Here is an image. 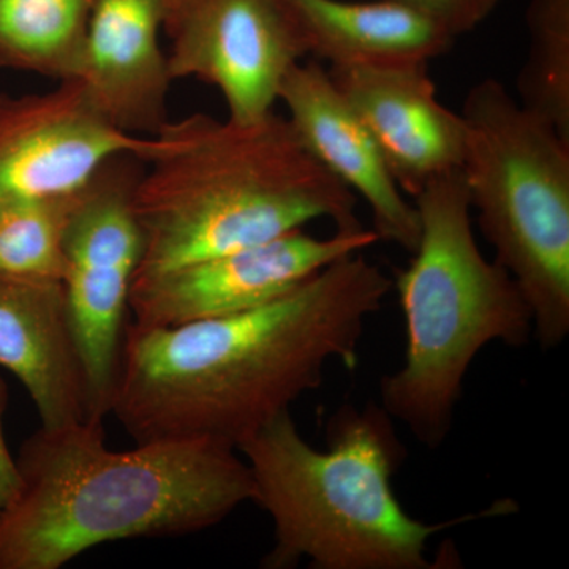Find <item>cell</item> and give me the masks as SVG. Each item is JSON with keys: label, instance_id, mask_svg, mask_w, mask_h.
Returning <instances> with one entry per match:
<instances>
[{"label": "cell", "instance_id": "1", "mask_svg": "<svg viewBox=\"0 0 569 569\" xmlns=\"http://www.w3.org/2000/svg\"><path fill=\"white\" fill-rule=\"evenodd\" d=\"M391 291V277L358 252L246 312L168 328L127 323L110 413L134 443L238 451L320 388L329 362L355 369L367 321Z\"/></svg>", "mask_w": 569, "mask_h": 569}, {"label": "cell", "instance_id": "2", "mask_svg": "<svg viewBox=\"0 0 569 569\" xmlns=\"http://www.w3.org/2000/svg\"><path fill=\"white\" fill-rule=\"evenodd\" d=\"M17 462L20 489L0 516V569H59L104 542L198 533L254 497L234 448L146 441L114 451L99 418L40 427Z\"/></svg>", "mask_w": 569, "mask_h": 569}, {"label": "cell", "instance_id": "3", "mask_svg": "<svg viewBox=\"0 0 569 569\" xmlns=\"http://www.w3.org/2000/svg\"><path fill=\"white\" fill-rule=\"evenodd\" d=\"M152 140L133 190L142 234L134 277L263 244L316 220L365 230L356 194L276 112L252 123L194 112L168 119Z\"/></svg>", "mask_w": 569, "mask_h": 569}, {"label": "cell", "instance_id": "4", "mask_svg": "<svg viewBox=\"0 0 569 569\" xmlns=\"http://www.w3.org/2000/svg\"><path fill=\"white\" fill-rule=\"evenodd\" d=\"M329 448L310 447L290 411L239 445L252 475L253 503L274 523L266 569L309 560L317 569H429L427 545L440 531L511 515L515 500L445 522L411 518L392 489L406 458L392 418L377 403L346 407L329 422Z\"/></svg>", "mask_w": 569, "mask_h": 569}, {"label": "cell", "instance_id": "5", "mask_svg": "<svg viewBox=\"0 0 569 569\" xmlns=\"http://www.w3.org/2000/svg\"><path fill=\"white\" fill-rule=\"evenodd\" d=\"M413 200L418 246L392 280L406 317V358L381 378L380 397L389 417L437 449L479 351L493 342L527 346L533 320L515 279L479 249L462 173L430 182Z\"/></svg>", "mask_w": 569, "mask_h": 569}, {"label": "cell", "instance_id": "6", "mask_svg": "<svg viewBox=\"0 0 569 569\" xmlns=\"http://www.w3.org/2000/svg\"><path fill=\"white\" fill-rule=\"evenodd\" d=\"M460 116V173L479 230L552 350L569 332V141L493 78L468 91Z\"/></svg>", "mask_w": 569, "mask_h": 569}, {"label": "cell", "instance_id": "7", "mask_svg": "<svg viewBox=\"0 0 569 569\" xmlns=\"http://www.w3.org/2000/svg\"><path fill=\"white\" fill-rule=\"evenodd\" d=\"M133 153L112 157L86 183L66 236V291L71 329L89 391V415H110L130 290L142 257L133 190L142 173Z\"/></svg>", "mask_w": 569, "mask_h": 569}, {"label": "cell", "instance_id": "8", "mask_svg": "<svg viewBox=\"0 0 569 569\" xmlns=\"http://www.w3.org/2000/svg\"><path fill=\"white\" fill-rule=\"evenodd\" d=\"M163 33L173 81L219 89L228 119L239 123L274 112L288 71L309 56L284 0H170Z\"/></svg>", "mask_w": 569, "mask_h": 569}, {"label": "cell", "instance_id": "9", "mask_svg": "<svg viewBox=\"0 0 569 569\" xmlns=\"http://www.w3.org/2000/svg\"><path fill=\"white\" fill-rule=\"evenodd\" d=\"M377 241L376 231L367 228L329 238L295 230L263 244L134 277L129 301L133 323L168 328L246 312Z\"/></svg>", "mask_w": 569, "mask_h": 569}, {"label": "cell", "instance_id": "10", "mask_svg": "<svg viewBox=\"0 0 569 569\" xmlns=\"http://www.w3.org/2000/svg\"><path fill=\"white\" fill-rule=\"evenodd\" d=\"M152 146L104 121L78 80L48 92L0 93V209L74 192L112 157L142 160Z\"/></svg>", "mask_w": 569, "mask_h": 569}, {"label": "cell", "instance_id": "11", "mask_svg": "<svg viewBox=\"0 0 569 569\" xmlns=\"http://www.w3.org/2000/svg\"><path fill=\"white\" fill-rule=\"evenodd\" d=\"M427 62L335 67L329 77L373 138L389 173L415 198L460 171L466 153L462 116L437 99Z\"/></svg>", "mask_w": 569, "mask_h": 569}, {"label": "cell", "instance_id": "12", "mask_svg": "<svg viewBox=\"0 0 569 569\" xmlns=\"http://www.w3.org/2000/svg\"><path fill=\"white\" fill-rule=\"evenodd\" d=\"M279 102L307 152L369 206L378 239L413 253L419 241L417 206L397 186L329 71L318 61L296 63L280 86Z\"/></svg>", "mask_w": 569, "mask_h": 569}, {"label": "cell", "instance_id": "13", "mask_svg": "<svg viewBox=\"0 0 569 569\" xmlns=\"http://www.w3.org/2000/svg\"><path fill=\"white\" fill-rule=\"evenodd\" d=\"M170 0H97L77 80L104 121L156 134L168 121L173 78L160 36Z\"/></svg>", "mask_w": 569, "mask_h": 569}, {"label": "cell", "instance_id": "14", "mask_svg": "<svg viewBox=\"0 0 569 569\" xmlns=\"http://www.w3.org/2000/svg\"><path fill=\"white\" fill-rule=\"evenodd\" d=\"M0 367L21 381L43 429L91 419L61 280L0 276Z\"/></svg>", "mask_w": 569, "mask_h": 569}, {"label": "cell", "instance_id": "15", "mask_svg": "<svg viewBox=\"0 0 569 569\" xmlns=\"http://www.w3.org/2000/svg\"><path fill=\"white\" fill-rule=\"evenodd\" d=\"M307 51L335 67L427 62L451 50L456 37L397 0H284Z\"/></svg>", "mask_w": 569, "mask_h": 569}, {"label": "cell", "instance_id": "16", "mask_svg": "<svg viewBox=\"0 0 569 569\" xmlns=\"http://www.w3.org/2000/svg\"><path fill=\"white\" fill-rule=\"evenodd\" d=\"M97 0H0V69L77 80Z\"/></svg>", "mask_w": 569, "mask_h": 569}, {"label": "cell", "instance_id": "17", "mask_svg": "<svg viewBox=\"0 0 569 569\" xmlns=\"http://www.w3.org/2000/svg\"><path fill=\"white\" fill-rule=\"evenodd\" d=\"M526 22L529 51L516 99L569 141V0H530Z\"/></svg>", "mask_w": 569, "mask_h": 569}, {"label": "cell", "instance_id": "18", "mask_svg": "<svg viewBox=\"0 0 569 569\" xmlns=\"http://www.w3.org/2000/svg\"><path fill=\"white\" fill-rule=\"evenodd\" d=\"M84 187L0 209V276L62 282L67 230Z\"/></svg>", "mask_w": 569, "mask_h": 569}, {"label": "cell", "instance_id": "19", "mask_svg": "<svg viewBox=\"0 0 569 569\" xmlns=\"http://www.w3.org/2000/svg\"><path fill=\"white\" fill-rule=\"evenodd\" d=\"M436 21L451 36L475 31L488 20L501 0H397Z\"/></svg>", "mask_w": 569, "mask_h": 569}, {"label": "cell", "instance_id": "20", "mask_svg": "<svg viewBox=\"0 0 569 569\" xmlns=\"http://www.w3.org/2000/svg\"><path fill=\"white\" fill-rule=\"evenodd\" d=\"M9 403V391L6 381L0 377V516L9 508L20 489V468L17 459L11 456L6 438V411Z\"/></svg>", "mask_w": 569, "mask_h": 569}]
</instances>
